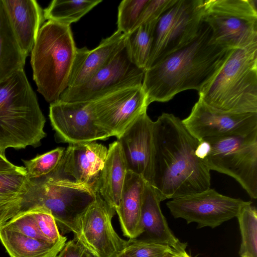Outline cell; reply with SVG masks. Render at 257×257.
<instances>
[{
  "label": "cell",
  "instance_id": "cell-1",
  "mask_svg": "<svg viewBox=\"0 0 257 257\" xmlns=\"http://www.w3.org/2000/svg\"><path fill=\"white\" fill-rule=\"evenodd\" d=\"M199 142L173 114L163 113L154 122L150 184L161 201L210 188V170L195 154Z\"/></svg>",
  "mask_w": 257,
  "mask_h": 257
},
{
  "label": "cell",
  "instance_id": "cell-2",
  "mask_svg": "<svg viewBox=\"0 0 257 257\" xmlns=\"http://www.w3.org/2000/svg\"><path fill=\"white\" fill-rule=\"evenodd\" d=\"M212 35L202 22L192 42L145 70L142 87L148 105L167 102L188 89L199 93L213 79L234 49L214 43Z\"/></svg>",
  "mask_w": 257,
  "mask_h": 257
},
{
  "label": "cell",
  "instance_id": "cell-3",
  "mask_svg": "<svg viewBox=\"0 0 257 257\" xmlns=\"http://www.w3.org/2000/svg\"><path fill=\"white\" fill-rule=\"evenodd\" d=\"M46 122L24 69L0 83V153L41 145Z\"/></svg>",
  "mask_w": 257,
  "mask_h": 257
},
{
  "label": "cell",
  "instance_id": "cell-4",
  "mask_svg": "<svg viewBox=\"0 0 257 257\" xmlns=\"http://www.w3.org/2000/svg\"><path fill=\"white\" fill-rule=\"evenodd\" d=\"M199 98L221 112L257 113V43L235 49Z\"/></svg>",
  "mask_w": 257,
  "mask_h": 257
},
{
  "label": "cell",
  "instance_id": "cell-5",
  "mask_svg": "<svg viewBox=\"0 0 257 257\" xmlns=\"http://www.w3.org/2000/svg\"><path fill=\"white\" fill-rule=\"evenodd\" d=\"M77 47L70 26L48 21L43 24L31 51L33 79L50 103L68 88Z\"/></svg>",
  "mask_w": 257,
  "mask_h": 257
},
{
  "label": "cell",
  "instance_id": "cell-6",
  "mask_svg": "<svg viewBox=\"0 0 257 257\" xmlns=\"http://www.w3.org/2000/svg\"><path fill=\"white\" fill-rule=\"evenodd\" d=\"M98 192L87 185L45 176L29 179L22 196L19 213L35 208L47 211L65 234L72 231L76 219L94 201Z\"/></svg>",
  "mask_w": 257,
  "mask_h": 257
},
{
  "label": "cell",
  "instance_id": "cell-7",
  "mask_svg": "<svg viewBox=\"0 0 257 257\" xmlns=\"http://www.w3.org/2000/svg\"><path fill=\"white\" fill-rule=\"evenodd\" d=\"M256 1L204 0L202 22L212 31V41L235 49L257 43Z\"/></svg>",
  "mask_w": 257,
  "mask_h": 257
},
{
  "label": "cell",
  "instance_id": "cell-8",
  "mask_svg": "<svg viewBox=\"0 0 257 257\" xmlns=\"http://www.w3.org/2000/svg\"><path fill=\"white\" fill-rule=\"evenodd\" d=\"M210 150L203 160L210 170L235 179L253 199L257 198V130L245 136L205 138Z\"/></svg>",
  "mask_w": 257,
  "mask_h": 257
},
{
  "label": "cell",
  "instance_id": "cell-9",
  "mask_svg": "<svg viewBox=\"0 0 257 257\" xmlns=\"http://www.w3.org/2000/svg\"><path fill=\"white\" fill-rule=\"evenodd\" d=\"M204 0H176L158 19L146 69L192 42L202 23Z\"/></svg>",
  "mask_w": 257,
  "mask_h": 257
},
{
  "label": "cell",
  "instance_id": "cell-10",
  "mask_svg": "<svg viewBox=\"0 0 257 257\" xmlns=\"http://www.w3.org/2000/svg\"><path fill=\"white\" fill-rule=\"evenodd\" d=\"M115 213L98 192L75 220L74 238L94 257H115L125 246L127 241L118 236L112 225Z\"/></svg>",
  "mask_w": 257,
  "mask_h": 257
},
{
  "label": "cell",
  "instance_id": "cell-11",
  "mask_svg": "<svg viewBox=\"0 0 257 257\" xmlns=\"http://www.w3.org/2000/svg\"><path fill=\"white\" fill-rule=\"evenodd\" d=\"M144 72L131 62L124 47L87 81L68 87L59 100L90 102L121 89L142 86Z\"/></svg>",
  "mask_w": 257,
  "mask_h": 257
},
{
  "label": "cell",
  "instance_id": "cell-12",
  "mask_svg": "<svg viewBox=\"0 0 257 257\" xmlns=\"http://www.w3.org/2000/svg\"><path fill=\"white\" fill-rule=\"evenodd\" d=\"M89 106L95 124L118 139L148 105L142 85L108 93L89 102Z\"/></svg>",
  "mask_w": 257,
  "mask_h": 257
},
{
  "label": "cell",
  "instance_id": "cell-13",
  "mask_svg": "<svg viewBox=\"0 0 257 257\" xmlns=\"http://www.w3.org/2000/svg\"><path fill=\"white\" fill-rule=\"evenodd\" d=\"M247 201L222 195L213 189L184 196L167 202L166 205L175 218L187 223L196 222L197 228H214L237 216Z\"/></svg>",
  "mask_w": 257,
  "mask_h": 257
},
{
  "label": "cell",
  "instance_id": "cell-14",
  "mask_svg": "<svg viewBox=\"0 0 257 257\" xmlns=\"http://www.w3.org/2000/svg\"><path fill=\"white\" fill-rule=\"evenodd\" d=\"M182 121L199 141L208 138L245 136L257 130V113L221 112L199 98L190 114Z\"/></svg>",
  "mask_w": 257,
  "mask_h": 257
},
{
  "label": "cell",
  "instance_id": "cell-15",
  "mask_svg": "<svg viewBox=\"0 0 257 257\" xmlns=\"http://www.w3.org/2000/svg\"><path fill=\"white\" fill-rule=\"evenodd\" d=\"M49 116L59 142L84 144L109 138L103 130L95 124L89 102L58 100L50 103Z\"/></svg>",
  "mask_w": 257,
  "mask_h": 257
},
{
  "label": "cell",
  "instance_id": "cell-16",
  "mask_svg": "<svg viewBox=\"0 0 257 257\" xmlns=\"http://www.w3.org/2000/svg\"><path fill=\"white\" fill-rule=\"evenodd\" d=\"M108 149L96 142L69 144L57 167L45 176L90 186L98 191Z\"/></svg>",
  "mask_w": 257,
  "mask_h": 257
},
{
  "label": "cell",
  "instance_id": "cell-17",
  "mask_svg": "<svg viewBox=\"0 0 257 257\" xmlns=\"http://www.w3.org/2000/svg\"><path fill=\"white\" fill-rule=\"evenodd\" d=\"M154 122L145 111L117 140L127 170L141 176L149 184L152 175Z\"/></svg>",
  "mask_w": 257,
  "mask_h": 257
},
{
  "label": "cell",
  "instance_id": "cell-18",
  "mask_svg": "<svg viewBox=\"0 0 257 257\" xmlns=\"http://www.w3.org/2000/svg\"><path fill=\"white\" fill-rule=\"evenodd\" d=\"M126 36L116 30L110 36L102 40L93 50H89L86 47L77 48L68 87L86 82L107 65L125 47Z\"/></svg>",
  "mask_w": 257,
  "mask_h": 257
},
{
  "label": "cell",
  "instance_id": "cell-19",
  "mask_svg": "<svg viewBox=\"0 0 257 257\" xmlns=\"http://www.w3.org/2000/svg\"><path fill=\"white\" fill-rule=\"evenodd\" d=\"M16 40L23 52H31L45 18L35 0H2Z\"/></svg>",
  "mask_w": 257,
  "mask_h": 257
},
{
  "label": "cell",
  "instance_id": "cell-20",
  "mask_svg": "<svg viewBox=\"0 0 257 257\" xmlns=\"http://www.w3.org/2000/svg\"><path fill=\"white\" fill-rule=\"evenodd\" d=\"M146 182L141 176L127 171L115 212L123 235L129 238H137L144 233L141 215Z\"/></svg>",
  "mask_w": 257,
  "mask_h": 257
},
{
  "label": "cell",
  "instance_id": "cell-21",
  "mask_svg": "<svg viewBox=\"0 0 257 257\" xmlns=\"http://www.w3.org/2000/svg\"><path fill=\"white\" fill-rule=\"evenodd\" d=\"M161 202L153 187L146 182L141 215L144 233H147L148 239L171 246L181 256L186 252L187 244L180 241L170 230L162 212Z\"/></svg>",
  "mask_w": 257,
  "mask_h": 257
},
{
  "label": "cell",
  "instance_id": "cell-22",
  "mask_svg": "<svg viewBox=\"0 0 257 257\" xmlns=\"http://www.w3.org/2000/svg\"><path fill=\"white\" fill-rule=\"evenodd\" d=\"M127 171L123 153L119 142L115 141L109 145L98 187L102 198L115 210L119 204Z\"/></svg>",
  "mask_w": 257,
  "mask_h": 257
},
{
  "label": "cell",
  "instance_id": "cell-23",
  "mask_svg": "<svg viewBox=\"0 0 257 257\" xmlns=\"http://www.w3.org/2000/svg\"><path fill=\"white\" fill-rule=\"evenodd\" d=\"M0 240L11 257H56L66 242L35 239L4 225L0 227Z\"/></svg>",
  "mask_w": 257,
  "mask_h": 257
},
{
  "label": "cell",
  "instance_id": "cell-24",
  "mask_svg": "<svg viewBox=\"0 0 257 257\" xmlns=\"http://www.w3.org/2000/svg\"><path fill=\"white\" fill-rule=\"evenodd\" d=\"M27 56L19 45L3 1L0 0V83L24 69Z\"/></svg>",
  "mask_w": 257,
  "mask_h": 257
},
{
  "label": "cell",
  "instance_id": "cell-25",
  "mask_svg": "<svg viewBox=\"0 0 257 257\" xmlns=\"http://www.w3.org/2000/svg\"><path fill=\"white\" fill-rule=\"evenodd\" d=\"M158 20L140 26L126 35L125 48L130 60L144 71L150 57Z\"/></svg>",
  "mask_w": 257,
  "mask_h": 257
},
{
  "label": "cell",
  "instance_id": "cell-26",
  "mask_svg": "<svg viewBox=\"0 0 257 257\" xmlns=\"http://www.w3.org/2000/svg\"><path fill=\"white\" fill-rule=\"evenodd\" d=\"M101 0H54L43 11L45 20L70 26L78 21Z\"/></svg>",
  "mask_w": 257,
  "mask_h": 257
},
{
  "label": "cell",
  "instance_id": "cell-27",
  "mask_svg": "<svg viewBox=\"0 0 257 257\" xmlns=\"http://www.w3.org/2000/svg\"><path fill=\"white\" fill-rule=\"evenodd\" d=\"M251 204L247 201L236 216L241 237L240 257H257V211Z\"/></svg>",
  "mask_w": 257,
  "mask_h": 257
},
{
  "label": "cell",
  "instance_id": "cell-28",
  "mask_svg": "<svg viewBox=\"0 0 257 257\" xmlns=\"http://www.w3.org/2000/svg\"><path fill=\"white\" fill-rule=\"evenodd\" d=\"M122 252L128 257L180 256L171 246L148 238H130Z\"/></svg>",
  "mask_w": 257,
  "mask_h": 257
},
{
  "label": "cell",
  "instance_id": "cell-29",
  "mask_svg": "<svg viewBox=\"0 0 257 257\" xmlns=\"http://www.w3.org/2000/svg\"><path fill=\"white\" fill-rule=\"evenodd\" d=\"M65 148L59 147L29 160H22L29 179L46 176L57 167L60 161Z\"/></svg>",
  "mask_w": 257,
  "mask_h": 257
},
{
  "label": "cell",
  "instance_id": "cell-30",
  "mask_svg": "<svg viewBox=\"0 0 257 257\" xmlns=\"http://www.w3.org/2000/svg\"><path fill=\"white\" fill-rule=\"evenodd\" d=\"M29 179L25 167L0 172V197L15 198L26 191Z\"/></svg>",
  "mask_w": 257,
  "mask_h": 257
},
{
  "label": "cell",
  "instance_id": "cell-31",
  "mask_svg": "<svg viewBox=\"0 0 257 257\" xmlns=\"http://www.w3.org/2000/svg\"><path fill=\"white\" fill-rule=\"evenodd\" d=\"M148 0H123L118 7L117 30L124 35L134 28Z\"/></svg>",
  "mask_w": 257,
  "mask_h": 257
},
{
  "label": "cell",
  "instance_id": "cell-32",
  "mask_svg": "<svg viewBox=\"0 0 257 257\" xmlns=\"http://www.w3.org/2000/svg\"><path fill=\"white\" fill-rule=\"evenodd\" d=\"M3 225L27 236L48 241L40 231L32 210L19 213Z\"/></svg>",
  "mask_w": 257,
  "mask_h": 257
},
{
  "label": "cell",
  "instance_id": "cell-33",
  "mask_svg": "<svg viewBox=\"0 0 257 257\" xmlns=\"http://www.w3.org/2000/svg\"><path fill=\"white\" fill-rule=\"evenodd\" d=\"M30 210L33 211L40 231L48 241L56 242L67 240V238L60 234L56 220L49 212L39 208Z\"/></svg>",
  "mask_w": 257,
  "mask_h": 257
},
{
  "label": "cell",
  "instance_id": "cell-34",
  "mask_svg": "<svg viewBox=\"0 0 257 257\" xmlns=\"http://www.w3.org/2000/svg\"><path fill=\"white\" fill-rule=\"evenodd\" d=\"M176 2V0H148L133 30L140 26L158 20Z\"/></svg>",
  "mask_w": 257,
  "mask_h": 257
},
{
  "label": "cell",
  "instance_id": "cell-35",
  "mask_svg": "<svg viewBox=\"0 0 257 257\" xmlns=\"http://www.w3.org/2000/svg\"><path fill=\"white\" fill-rule=\"evenodd\" d=\"M22 196L0 202V227L20 212Z\"/></svg>",
  "mask_w": 257,
  "mask_h": 257
},
{
  "label": "cell",
  "instance_id": "cell-36",
  "mask_svg": "<svg viewBox=\"0 0 257 257\" xmlns=\"http://www.w3.org/2000/svg\"><path fill=\"white\" fill-rule=\"evenodd\" d=\"M56 257H94L74 238L66 242Z\"/></svg>",
  "mask_w": 257,
  "mask_h": 257
},
{
  "label": "cell",
  "instance_id": "cell-37",
  "mask_svg": "<svg viewBox=\"0 0 257 257\" xmlns=\"http://www.w3.org/2000/svg\"><path fill=\"white\" fill-rule=\"evenodd\" d=\"M210 150V144L206 139H203L199 140V142L196 148L195 154L198 159L203 161V160L207 156Z\"/></svg>",
  "mask_w": 257,
  "mask_h": 257
},
{
  "label": "cell",
  "instance_id": "cell-38",
  "mask_svg": "<svg viewBox=\"0 0 257 257\" xmlns=\"http://www.w3.org/2000/svg\"><path fill=\"white\" fill-rule=\"evenodd\" d=\"M19 166H16L11 163L5 157L0 153V172L10 171L18 169Z\"/></svg>",
  "mask_w": 257,
  "mask_h": 257
},
{
  "label": "cell",
  "instance_id": "cell-39",
  "mask_svg": "<svg viewBox=\"0 0 257 257\" xmlns=\"http://www.w3.org/2000/svg\"><path fill=\"white\" fill-rule=\"evenodd\" d=\"M174 256V255H172V256H168V257H171V256ZM115 257H128L127 256H126V255H125L122 251L119 253V254H118Z\"/></svg>",
  "mask_w": 257,
  "mask_h": 257
},
{
  "label": "cell",
  "instance_id": "cell-40",
  "mask_svg": "<svg viewBox=\"0 0 257 257\" xmlns=\"http://www.w3.org/2000/svg\"><path fill=\"white\" fill-rule=\"evenodd\" d=\"M15 198H6L0 197V202L9 200L13 199Z\"/></svg>",
  "mask_w": 257,
  "mask_h": 257
},
{
  "label": "cell",
  "instance_id": "cell-41",
  "mask_svg": "<svg viewBox=\"0 0 257 257\" xmlns=\"http://www.w3.org/2000/svg\"><path fill=\"white\" fill-rule=\"evenodd\" d=\"M180 257H191L189 254L187 253V252H185Z\"/></svg>",
  "mask_w": 257,
  "mask_h": 257
},
{
  "label": "cell",
  "instance_id": "cell-42",
  "mask_svg": "<svg viewBox=\"0 0 257 257\" xmlns=\"http://www.w3.org/2000/svg\"><path fill=\"white\" fill-rule=\"evenodd\" d=\"M171 257H180L179 256H171Z\"/></svg>",
  "mask_w": 257,
  "mask_h": 257
}]
</instances>
